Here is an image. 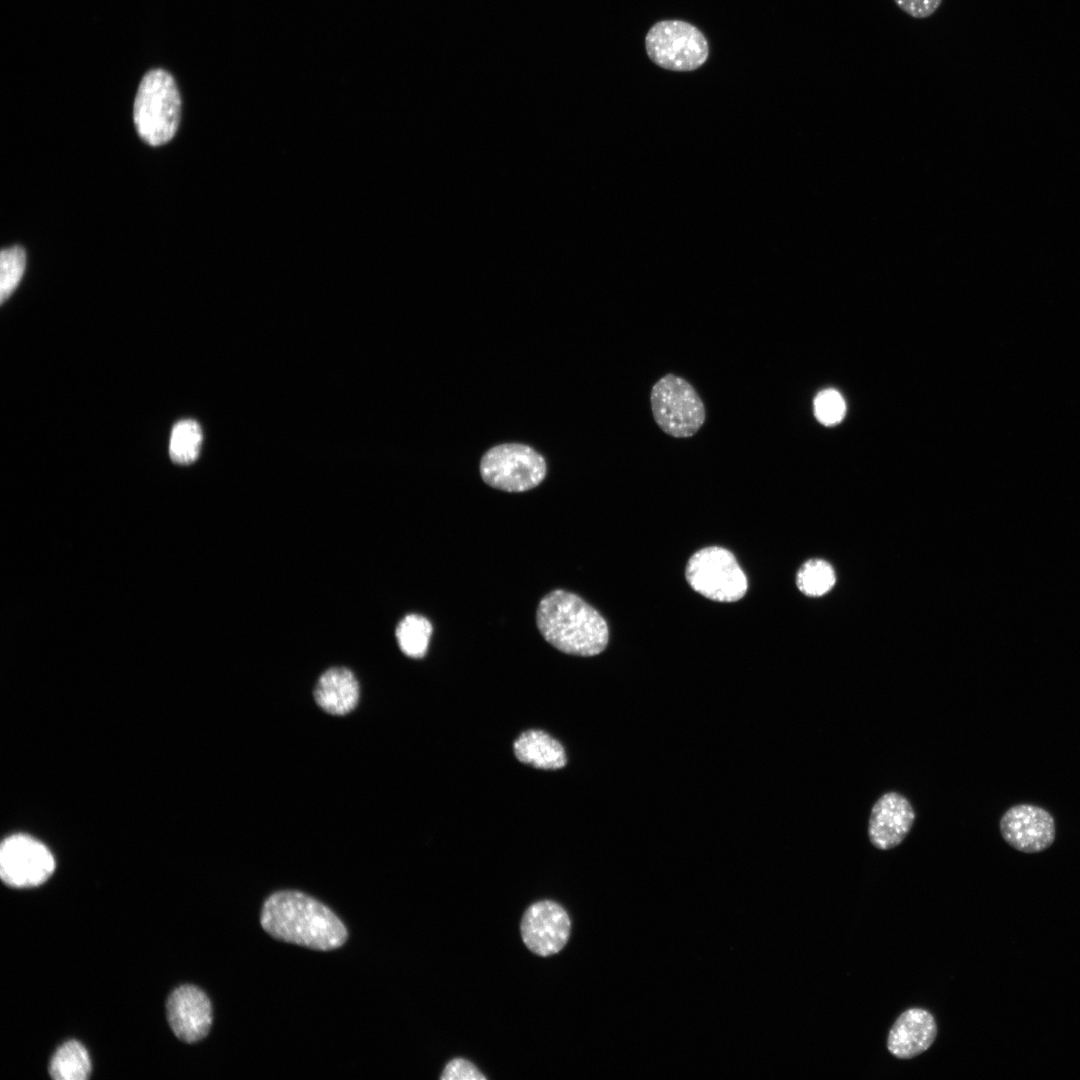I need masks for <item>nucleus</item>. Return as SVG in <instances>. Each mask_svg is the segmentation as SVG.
<instances>
[{
    "instance_id": "nucleus-6",
    "label": "nucleus",
    "mask_w": 1080,
    "mask_h": 1080,
    "mask_svg": "<svg viewBox=\"0 0 1080 1080\" xmlns=\"http://www.w3.org/2000/svg\"><path fill=\"white\" fill-rule=\"evenodd\" d=\"M651 407L658 426L668 435L686 438L694 435L705 420L703 402L690 383L667 374L654 384Z\"/></svg>"
},
{
    "instance_id": "nucleus-8",
    "label": "nucleus",
    "mask_w": 1080,
    "mask_h": 1080,
    "mask_svg": "<svg viewBox=\"0 0 1080 1080\" xmlns=\"http://www.w3.org/2000/svg\"><path fill=\"white\" fill-rule=\"evenodd\" d=\"M54 869L55 861L49 849L28 835H12L1 844L0 875L8 886H38L51 876Z\"/></svg>"
},
{
    "instance_id": "nucleus-18",
    "label": "nucleus",
    "mask_w": 1080,
    "mask_h": 1080,
    "mask_svg": "<svg viewBox=\"0 0 1080 1080\" xmlns=\"http://www.w3.org/2000/svg\"><path fill=\"white\" fill-rule=\"evenodd\" d=\"M202 440V430L196 421L186 419L176 423L169 444L171 459L178 464L194 462L199 456Z\"/></svg>"
},
{
    "instance_id": "nucleus-16",
    "label": "nucleus",
    "mask_w": 1080,
    "mask_h": 1080,
    "mask_svg": "<svg viewBox=\"0 0 1080 1080\" xmlns=\"http://www.w3.org/2000/svg\"><path fill=\"white\" fill-rule=\"evenodd\" d=\"M90 1073L89 1054L76 1040L63 1043L50 1060L49 1074L55 1080H86Z\"/></svg>"
},
{
    "instance_id": "nucleus-21",
    "label": "nucleus",
    "mask_w": 1080,
    "mask_h": 1080,
    "mask_svg": "<svg viewBox=\"0 0 1080 1080\" xmlns=\"http://www.w3.org/2000/svg\"><path fill=\"white\" fill-rule=\"evenodd\" d=\"M845 411V401L842 395L834 389L823 390L814 399L815 416L824 425H834L840 422L845 415Z\"/></svg>"
},
{
    "instance_id": "nucleus-9",
    "label": "nucleus",
    "mask_w": 1080,
    "mask_h": 1080,
    "mask_svg": "<svg viewBox=\"0 0 1080 1080\" xmlns=\"http://www.w3.org/2000/svg\"><path fill=\"white\" fill-rule=\"evenodd\" d=\"M999 830L1009 846L1027 854L1045 851L1056 838L1053 815L1045 808L1029 803L1008 808L999 820Z\"/></svg>"
},
{
    "instance_id": "nucleus-11",
    "label": "nucleus",
    "mask_w": 1080,
    "mask_h": 1080,
    "mask_svg": "<svg viewBox=\"0 0 1080 1080\" xmlns=\"http://www.w3.org/2000/svg\"><path fill=\"white\" fill-rule=\"evenodd\" d=\"M167 1019L174 1035L183 1042L195 1043L207 1036L212 1024V1006L208 996L194 985H182L168 997Z\"/></svg>"
},
{
    "instance_id": "nucleus-13",
    "label": "nucleus",
    "mask_w": 1080,
    "mask_h": 1080,
    "mask_svg": "<svg viewBox=\"0 0 1080 1080\" xmlns=\"http://www.w3.org/2000/svg\"><path fill=\"white\" fill-rule=\"evenodd\" d=\"M936 1035L937 1025L933 1015L922 1008H910L891 1027L887 1048L898 1059H912L928 1050Z\"/></svg>"
},
{
    "instance_id": "nucleus-23",
    "label": "nucleus",
    "mask_w": 1080,
    "mask_h": 1080,
    "mask_svg": "<svg viewBox=\"0 0 1080 1080\" xmlns=\"http://www.w3.org/2000/svg\"><path fill=\"white\" fill-rule=\"evenodd\" d=\"M907 14L915 18H925L933 14L942 0H894Z\"/></svg>"
},
{
    "instance_id": "nucleus-4",
    "label": "nucleus",
    "mask_w": 1080,
    "mask_h": 1080,
    "mask_svg": "<svg viewBox=\"0 0 1080 1080\" xmlns=\"http://www.w3.org/2000/svg\"><path fill=\"white\" fill-rule=\"evenodd\" d=\"M544 457L521 443H503L490 448L480 461V474L489 486L506 492H525L545 478Z\"/></svg>"
},
{
    "instance_id": "nucleus-2",
    "label": "nucleus",
    "mask_w": 1080,
    "mask_h": 1080,
    "mask_svg": "<svg viewBox=\"0 0 1080 1080\" xmlns=\"http://www.w3.org/2000/svg\"><path fill=\"white\" fill-rule=\"evenodd\" d=\"M536 623L543 638L566 654L594 656L608 644L606 620L569 591L556 589L545 595L537 607Z\"/></svg>"
},
{
    "instance_id": "nucleus-12",
    "label": "nucleus",
    "mask_w": 1080,
    "mask_h": 1080,
    "mask_svg": "<svg viewBox=\"0 0 1080 1080\" xmlns=\"http://www.w3.org/2000/svg\"><path fill=\"white\" fill-rule=\"evenodd\" d=\"M916 818L915 810L903 794L889 791L873 804L868 820V837L877 849L895 848L906 838Z\"/></svg>"
},
{
    "instance_id": "nucleus-5",
    "label": "nucleus",
    "mask_w": 1080,
    "mask_h": 1080,
    "mask_svg": "<svg viewBox=\"0 0 1080 1080\" xmlns=\"http://www.w3.org/2000/svg\"><path fill=\"white\" fill-rule=\"evenodd\" d=\"M645 47L655 64L673 71L695 70L709 55L703 33L681 20H663L654 24L646 34Z\"/></svg>"
},
{
    "instance_id": "nucleus-15",
    "label": "nucleus",
    "mask_w": 1080,
    "mask_h": 1080,
    "mask_svg": "<svg viewBox=\"0 0 1080 1080\" xmlns=\"http://www.w3.org/2000/svg\"><path fill=\"white\" fill-rule=\"evenodd\" d=\"M514 753L520 762L539 769L555 770L567 762L560 742L542 730L523 732L514 742Z\"/></svg>"
},
{
    "instance_id": "nucleus-17",
    "label": "nucleus",
    "mask_w": 1080,
    "mask_h": 1080,
    "mask_svg": "<svg viewBox=\"0 0 1080 1080\" xmlns=\"http://www.w3.org/2000/svg\"><path fill=\"white\" fill-rule=\"evenodd\" d=\"M433 627L430 621L418 614H408L398 623L395 636L403 654L411 658L425 656Z\"/></svg>"
},
{
    "instance_id": "nucleus-20",
    "label": "nucleus",
    "mask_w": 1080,
    "mask_h": 1080,
    "mask_svg": "<svg viewBox=\"0 0 1080 1080\" xmlns=\"http://www.w3.org/2000/svg\"><path fill=\"white\" fill-rule=\"evenodd\" d=\"M26 265V254L21 246L5 248L0 255V300L4 303L19 284Z\"/></svg>"
},
{
    "instance_id": "nucleus-1",
    "label": "nucleus",
    "mask_w": 1080,
    "mask_h": 1080,
    "mask_svg": "<svg viewBox=\"0 0 1080 1080\" xmlns=\"http://www.w3.org/2000/svg\"><path fill=\"white\" fill-rule=\"evenodd\" d=\"M260 922L272 937L315 950L342 946L348 933L324 904L299 891H278L264 902Z\"/></svg>"
},
{
    "instance_id": "nucleus-22",
    "label": "nucleus",
    "mask_w": 1080,
    "mask_h": 1080,
    "mask_svg": "<svg viewBox=\"0 0 1080 1080\" xmlns=\"http://www.w3.org/2000/svg\"><path fill=\"white\" fill-rule=\"evenodd\" d=\"M440 1079L485 1080L486 1077L470 1061L463 1058H455L446 1064Z\"/></svg>"
},
{
    "instance_id": "nucleus-14",
    "label": "nucleus",
    "mask_w": 1080,
    "mask_h": 1080,
    "mask_svg": "<svg viewBox=\"0 0 1080 1080\" xmlns=\"http://www.w3.org/2000/svg\"><path fill=\"white\" fill-rule=\"evenodd\" d=\"M317 705L331 715L350 713L358 704L360 687L354 673L345 667H332L319 677L314 688Z\"/></svg>"
},
{
    "instance_id": "nucleus-3",
    "label": "nucleus",
    "mask_w": 1080,
    "mask_h": 1080,
    "mask_svg": "<svg viewBox=\"0 0 1080 1080\" xmlns=\"http://www.w3.org/2000/svg\"><path fill=\"white\" fill-rule=\"evenodd\" d=\"M181 99L173 77L166 71H149L141 80L134 101L133 119L143 141L159 146L175 135Z\"/></svg>"
},
{
    "instance_id": "nucleus-19",
    "label": "nucleus",
    "mask_w": 1080,
    "mask_h": 1080,
    "mask_svg": "<svg viewBox=\"0 0 1080 1080\" xmlns=\"http://www.w3.org/2000/svg\"><path fill=\"white\" fill-rule=\"evenodd\" d=\"M836 582L832 565L823 559H810L802 564L796 575V585L805 595L820 597L829 592Z\"/></svg>"
},
{
    "instance_id": "nucleus-10",
    "label": "nucleus",
    "mask_w": 1080,
    "mask_h": 1080,
    "mask_svg": "<svg viewBox=\"0 0 1080 1080\" xmlns=\"http://www.w3.org/2000/svg\"><path fill=\"white\" fill-rule=\"evenodd\" d=\"M571 922L566 910L551 900L533 903L524 912L520 924L526 947L536 955L547 957L566 945Z\"/></svg>"
},
{
    "instance_id": "nucleus-7",
    "label": "nucleus",
    "mask_w": 1080,
    "mask_h": 1080,
    "mask_svg": "<svg viewBox=\"0 0 1080 1080\" xmlns=\"http://www.w3.org/2000/svg\"><path fill=\"white\" fill-rule=\"evenodd\" d=\"M686 579L693 590L719 602L741 599L748 587L747 578L734 555L718 546L703 548L691 556Z\"/></svg>"
}]
</instances>
